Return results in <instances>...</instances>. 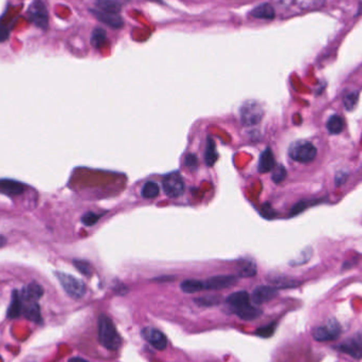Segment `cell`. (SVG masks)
<instances>
[{
    "mask_svg": "<svg viewBox=\"0 0 362 362\" xmlns=\"http://www.w3.org/2000/svg\"><path fill=\"white\" fill-rule=\"evenodd\" d=\"M359 99V93L358 92H352L349 95H346L343 99V104L345 109H348L349 111H352L357 105Z\"/></svg>",
    "mask_w": 362,
    "mask_h": 362,
    "instance_id": "cell-29",
    "label": "cell"
},
{
    "mask_svg": "<svg viewBox=\"0 0 362 362\" xmlns=\"http://www.w3.org/2000/svg\"><path fill=\"white\" fill-rule=\"evenodd\" d=\"M43 288L38 283L33 282L29 284L26 287H24L22 291L20 292V297L22 301L29 302V303H36V302L42 297Z\"/></svg>",
    "mask_w": 362,
    "mask_h": 362,
    "instance_id": "cell-14",
    "label": "cell"
},
{
    "mask_svg": "<svg viewBox=\"0 0 362 362\" xmlns=\"http://www.w3.org/2000/svg\"><path fill=\"white\" fill-rule=\"evenodd\" d=\"M337 349L351 356L354 359H361L362 358V336L361 335H355L353 337H350L349 339L344 340L341 342Z\"/></svg>",
    "mask_w": 362,
    "mask_h": 362,
    "instance_id": "cell-8",
    "label": "cell"
},
{
    "mask_svg": "<svg viewBox=\"0 0 362 362\" xmlns=\"http://www.w3.org/2000/svg\"><path fill=\"white\" fill-rule=\"evenodd\" d=\"M180 288L186 293H196L205 289L203 282L198 280H186L180 285Z\"/></svg>",
    "mask_w": 362,
    "mask_h": 362,
    "instance_id": "cell-23",
    "label": "cell"
},
{
    "mask_svg": "<svg viewBox=\"0 0 362 362\" xmlns=\"http://www.w3.org/2000/svg\"><path fill=\"white\" fill-rule=\"evenodd\" d=\"M326 127H327V130L329 133L338 134L344 128V121L340 116L333 115L328 119L327 123H326Z\"/></svg>",
    "mask_w": 362,
    "mask_h": 362,
    "instance_id": "cell-22",
    "label": "cell"
},
{
    "mask_svg": "<svg viewBox=\"0 0 362 362\" xmlns=\"http://www.w3.org/2000/svg\"><path fill=\"white\" fill-rule=\"evenodd\" d=\"M233 313H235L238 318L245 321H252L258 319L259 316L262 314V310L252 306L250 303L247 305H244L238 308H233L232 309Z\"/></svg>",
    "mask_w": 362,
    "mask_h": 362,
    "instance_id": "cell-15",
    "label": "cell"
},
{
    "mask_svg": "<svg viewBox=\"0 0 362 362\" xmlns=\"http://www.w3.org/2000/svg\"><path fill=\"white\" fill-rule=\"evenodd\" d=\"M341 334L340 324L335 320H329L325 325L315 327L312 330V337L314 340L320 342H326L337 339Z\"/></svg>",
    "mask_w": 362,
    "mask_h": 362,
    "instance_id": "cell-7",
    "label": "cell"
},
{
    "mask_svg": "<svg viewBox=\"0 0 362 362\" xmlns=\"http://www.w3.org/2000/svg\"><path fill=\"white\" fill-rule=\"evenodd\" d=\"M141 336L146 342H148L158 351H163L167 348L168 339L159 329L154 327H145L141 331Z\"/></svg>",
    "mask_w": 362,
    "mask_h": 362,
    "instance_id": "cell-9",
    "label": "cell"
},
{
    "mask_svg": "<svg viewBox=\"0 0 362 362\" xmlns=\"http://www.w3.org/2000/svg\"><path fill=\"white\" fill-rule=\"evenodd\" d=\"M306 206H307V203L304 202V201H301V202L297 203V205L292 208L290 214H291V215H296V214L302 212V211H303V210L306 208Z\"/></svg>",
    "mask_w": 362,
    "mask_h": 362,
    "instance_id": "cell-37",
    "label": "cell"
},
{
    "mask_svg": "<svg viewBox=\"0 0 362 362\" xmlns=\"http://www.w3.org/2000/svg\"><path fill=\"white\" fill-rule=\"evenodd\" d=\"M163 189L169 197L176 198L185 192V181L178 172L170 173L163 178Z\"/></svg>",
    "mask_w": 362,
    "mask_h": 362,
    "instance_id": "cell-6",
    "label": "cell"
},
{
    "mask_svg": "<svg viewBox=\"0 0 362 362\" xmlns=\"http://www.w3.org/2000/svg\"><path fill=\"white\" fill-rule=\"evenodd\" d=\"M9 32L10 30L7 27L0 25V42H4L9 38Z\"/></svg>",
    "mask_w": 362,
    "mask_h": 362,
    "instance_id": "cell-36",
    "label": "cell"
},
{
    "mask_svg": "<svg viewBox=\"0 0 362 362\" xmlns=\"http://www.w3.org/2000/svg\"><path fill=\"white\" fill-rule=\"evenodd\" d=\"M98 10L111 14H119L122 8L120 0H97L96 3Z\"/></svg>",
    "mask_w": 362,
    "mask_h": 362,
    "instance_id": "cell-20",
    "label": "cell"
},
{
    "mask_svg": "<svg viewBox=\"0 0 362 362\" xmlns=\"http://www.w3.org/2000/svg\"><path fill=\"white\" fill-rule=\"evenodd\" d=\"M236 281L237 279L234 276H216L203 282V286L208 290H219L231 287L235 285Z\"/></svg>",
    "mask_w": 362,
    "mask_h": 362,
    "instance_id": "cell-10",
    "label": "cell"
},
{
    "mask_svg": "<svg viewBox=\"0 0 362 362\" xmlns=\"http://www.w3.org/2000/svg\"><path fill=\"white\" fill-rule=\"evenodd\" d=\"M296 3L301 9L314 10L322 8L325 4V0H296Z\"/></svg>",
    "mask_w": 362,
    "mask_h": 362,
    "instance_id": "cell-28",
    "label": "cell"
},
{
    "mask_svg": "<svg viewBox=\"0 0 362 362\" xmlns=\"http://www.w3.org/2000/svg\"><path fill=\"white\" fill-rule=\"evenodd\" d=\"M106 40V31L102 28H97L94 30L92 35V44L95 48H100L104 41Z\"/></svg>",
    "mask_w": 362,
    "mask_h": 362,
    "instance_id": "cell-27",
    "label": "cell"
},
{
    "mask_svg": "<svg viewBox=\"0 0 362 362\" xmlns=\"http://www.w3.org/2000/svg\"><path fill=\"white\" fill-rule=\"evenodd\" d=\"M276 213H275V211L273 210V209H271L269 206H264L263 207V215L265 216V217H268V218H270V217H274V216H276L275 215Z\"/></svg>",
    "mask_w": 362,
    "mask_h": 362,
    "instance_id": "cell-38",
    "label": "cell"
},
{
    "mask_svg": "<svg viewBox=\"0 0 362 362\" xmlns=\"http://www.w3.org/2000/svg\"><path fill=\"white\" fill-rule=\"evenodd\" d=\"M316 153H318V150H316L315 146L306 140H299L291 143L288 149L289 157L300 163L311 162L314 160Z\"/></svg>",
    "mask_w": 362,
    "mask_h": 362,
    "instance_id": "cell-2",
    "label": "cell"
},
{
    "mask_svg": "<svg viewBox=\"0 0 362 362\" xmlns=\"http://www.w3.org/2000/svg\"><path fill=\"white\" fill-rule=\"evenodd\" d=\"M256 274V266L251 261H247L245 263H241L239 265L238 275L241 278H250L255 276Z\"/></svg>",
    "mask_w": 362,
    "mask_h": 362,
    "instance_id": "cell-26",
    "label": "cell"
},
{
    "mask_svg": "<svg viewBox=\"0 0 362 362\" xmlns=\"http://www.w3.org/2000/svg\"><path fill=\"white\" fill-rule=\"evenodd\" d=\"M24 312H25L26 318H28L29 320H31L36 323L41 322L40 309H39V306L37 305V303H30L27 306V308L24 310Z\"/></svg>",
    "mask_w": 362,
    "mask_h": 362,
    "instance_id": "cell-25",
    "label": "cell"
},
{
    "mask_svg": "<svg viewBox=\"0 0 362 362\" xmlns=\"http://www.w3.org/2000/svg\"><path fill=\"white\" fill-rule=\"evenodd\" d=\"M227 303L233 308H238L250 303V296L247 291H237L227 298Z\"/></svg>",
    "mask_w": 362,
    "mask_h": 362,
    "instance_id": "cell-19",
    "label": "cell"
},
{
    "mask_svg": "<svg viewBox=\"0 0 362 362\" xmlns=\"http://www.w3.org/2000/svg\"><path fill=\"white\" fill-rule=\"evenodd\" d=\"M276 167V159L271 152V149L267 148L261 154L259 161V172L262 174L269 173L273 171Z\"/></svg>",
    "mask_w": 362,
    "mask_h": 362,
    "instance_id": "cell-17",
    "label": "cell"
},
{
    "mask_svg": "<svg viewBox=\"0 0 362 362\" xmlns=\"http://www.w3.org/2000/svg\"><path fill=\"white\" fill-rule=\"evenodd\" d=\"M239 116L241 123L245 126H254L258 125L262 121L264 117V109L258 102L247 101L241 105Z\"/></svg>",
    "mask_w": 362,
    "mask_h": 362,
    "instance_id": "cell-4",
    "label": "cell"
},
{
    "mask_svg": "<svg viewBox=\"0 0 362 362\" xmlns=\"http://www.w3.org/2000/svg\"><path fill=\"white\" fill-rule=\"evenodd\" d=\"M7 243H8L7 238L5 236H3V235H0V248L5 247L7 245Z\"/></svg>",
    "mask_w": 362,
    "mask_h": 362,
    "instance_id": "cell-40",
    "label": "cell"
},
{
    "mask_svg": "<svg viewBox=\"0 0 362 362\" xmlns=\"http://www.w3.org/2000/svg\"><path fill=\"white\" fill-rule=\"evenodd\" d=\"M92 13L95 15V17L105 24L107 25L110 28L114 29H121L124 26V20L123 18L120 16L119 14H111V13H106V12H102L98 9L96 10H92Z\"/></svg>",
    "mask_w": 362,
    "mask_h": 362,
    "instance_id": "cell-12",
    "label": "cell"
},
{
    "mask_svg": "<svg viewBox=\"0 0 362 362\" xmlns=\"http://www.w3.org/2000/svg\"><path fill=\"white\" fill-rule=\"evenodd\" d=\"M74 266L75 268H77L80 273L86 277H89V276H92V273H93V269H92V266H90L87 262H84V261H74Z\"/></svg>",
    "mask_w": 362,
    "mask_h": 362,
    "instance_id": "cell-33",
    "label": "cell"
},
{
    "mask_svg": "<svg viewBox=\"0 0 362 362\" xmlns=\"http://www.w3.org/2000/svg\"><path fill=\"white\" fill-rule=\"evenodd\" d=\"M286 176H287V171L283 167V165L279 164L276 165L275 169L273 170V175H271V179L274 180V183L276 184H281L282 181L285 180Z\"/></svg>",
    "mask_w": 362,
    "mask_h": 362,
    "instance_id": "cell-31",
    "label": "cell"
},
{
    "mask_svg": "<svg viewBox=\"0 0 362 362\" xmlns=\"http://www.w3.org/2000/svg\"><path fill=\"white\" fill-rule=\"evenodd\" d=\"M26 186L17 180L0 179V193L14 197L25 193Z\"/></svg>",
    "mask_w": 362,
    "mask_h": 362,
    "instance_id": "cell-13",
    "label": "cell"
},
{
    "mask_svg": "<svg viewBox=\"0 0 362 362\" xmlns=\"http://www.w3.org/2000/svg\"><path fill=\"white\" fill-rule=\"evenodd\" d=\"M155 2H158V0H155Z\"/></svg>",
    "mask_w": 362,
    "mask_h": 362,
    "instance_id": "cell-41",
    "label": "cell"
},
{
    "mask_svg": "<svg viewBox=\"0 0 362 362\" xmlns=\"http://www.w3.org/2000/svg\"><path fill=\"white\" fill-rule=\"evenodd\" d=\"M220 302L219 297L216 296H206L198 299H195V303H197L199 306H214L217 305Z\"/></svg>",
    "mask_w": 362,
    "mask_h": 362,
    "instance_id": "cell-30",
    "label": "cell"
},
{
    "mask_svg": "<svg viewBox=\"0 0 362 362\" xmlns=\"http://www.w3.org/2000/svg\"><path fill=\"white\" fill-rule=\"evenodd\" d=\"M218 154L216 149V144L212 138H209L206 144V152H205V161L208 167H213L217 161Z\"/></svg>",
    "mask_w": 362,
    "mask_h": 362,
    "instance_id": "cell-21",
    "label": "cell"
},
{
    "mask_svg": "<svg viewBox=\"0 0 362 362\" xmlns=\"http://www.w3.org/2000/svg\"><path fill=\"white\" fill-rule=\"evenodd\" d=\"M100 218H101V215H99L97 213H94V212H88V213L83 215L82 222L85 225H88V227H90V225L96 224L99 221Z\"/></svg>",
    "mask_w": 362,
    "mask_h": 362,
    "instance_id": "cell-34",
    "label": "cell"
},
{
    "mask_svg": "<svg viewBox=\"0 0 362 362\" xmlns=\"http://www.w3.org/2000/svg\"><path fill=\"white\" fill-rule=\"evenodd\" d=\"M276 327H277V323L273 322V323H270L268 325L262 326V327L256 329L255 334L258 335V336H260V337H262V338H269V337H271L275 334Z\"/></svg>",
    "mask_w": 362,
    "mask_h": 362,
    "instance_id": "cell-32",
    "label": "cell"
},
{
    "mask_svg": "<svg viewBox=\"0 0 362 362\" xmlns=\"http://www.w3.org/2000/svg\"><path fill=\"white\" fill-rule=\"evenodd\" d=\"M141 195L143 198L146 199H153L156 198L159 195V187L154 181H147V183L143 186Z\"/></svg>",
    "mask_w": 362,
    "mask_h": 362,
    "instance_id": "cell-24",
    "label": "cell"
},
{
    "mask_svg": "<svg viewBox=\"0 0 362 362\" xmlns=\"http://www.w3.org/2000/svg\"><path fill=\"white\" fill-rule=\"evenodd\" d=\"M278 295V290L275 286H259L256 287L251 296L252 302L256 305H262L267 302L275 299Z\"/></svg>",
    "mask_w": 362,
    "mask_h": 362,
    "instance_id": "cell-11",
    "label": "cell"
},
{
    "mask_svg": "<svg viewBox=\"0 0 362 362\" xmlns=\"http://www.w3.org/2000/svg\"><path fill=\"white\" fill-rule=\"evenodd\" d=\"M22 302L24 301L20 297V292L18 290H14L12 293L11 304H10V307L7 312V315H8L9 319L18 318V316L21 314V312L24 311Z\"/></svg>",
    "mask_w": 362,
    "mask_h": 362,
    "instance_id": "cell-16",
    "label": "cell"
},
{
    "mask_svg": "<svg viewBox=\"0 0 362 362\" xmlns=\"http://www.w3.org/2000/svg\"><path fill=\"white\" fill-rule=\"evenodd\" d=\"M197 164H198V160L197 158H196L195 155H188L187 158H186V165H187V168H189L190 170H195L196 168H197Z\"/></svg>",
    "mask_w": 362,
    "mask_h": 362,
    "instance_id": "cell-35",
    "label": "cell"
},
{
    "mask_svg": "<svg viewBox=\"0 0 362 362\" xmlns=\"http://www.w3.org/2000/svg\"><path fill=\"white\" fill-rule=\"evenodd\" d=\"M28 17L37 28L46 30L49 25V16L46 6L41 0H34L28 10Z\"/></svg>",
    "mask_w": 362,
    "mask_h": 362,
    "instance_id": "cell-5",
    "label": "cell"
},
{
    "mask_svg": "<svg viewBox=\"0 0 362 362\" xmlns=\"http://www.w3.org/2000/svg\"><path fill=\"white\" fill-rule=\"evenodd\" d=\"M251 16L259 19L271 20L276 17L275 8L270 4H262L251 11Z\"/></svg>",
    "mask_w": 362,
    "mask_h": 362,
    "instance_id": "cell-18",
    "label": "cell"
},
{
    "mask_svg": "<svg viewBox=\"0 0 362 362\" xmlns=\"http://www.w3.org/2000/svg\"><path fill=\"white\" fill-rule=\"evenodd\" d=\"M68 362H88V361L83 358H80V357H73V358L69 359Z\"/></svg>",
    "mask_w": 362,
    "mask_h": 362,
    "instance_id": "cell-39",
    "label": "cell"
},
{
    "mask_svg": "<svg viewBox=\"0 0 362 362\" xmlns=\"http://www.w3.org/2000/svg\"><path fill=\"white\" fill-rule=\"evenodd\" d=\"M99 341L105 349L109 351H118L122 344V339L112 321L104 314L100 315L99 318Z\"/></svg>",
    "mask_w": 362,
    "mask_h": 362,
    "instance_id": "cell-1",
    "label": "cell"
},
{
    "mask_svg": "<svg viewBox=\"0 0 362 362\" xmlns=\"http://www.w3.org/2000/svg\"><path fill=\"white\" fill-rule=\"evenodd\" d=\"M55 275L60 285H62V287L69 297L75 300H79L84 297L86 293V286L83 281L65 273H56Z\"/></svg>",
    "mask_w": 362,
    "mask_h": 362,
    "instance_id": "cell-3",
    "label": "cell"
}]
</instances>
